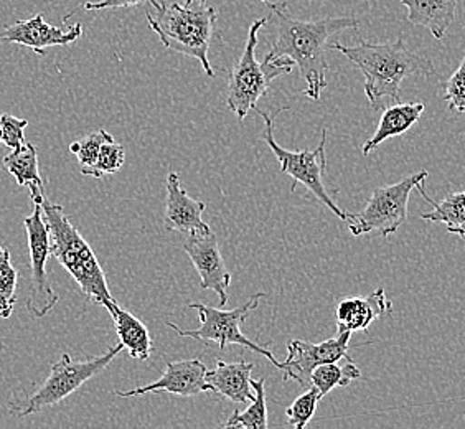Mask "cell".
Returning <instances> with one entry per match:
<instances>
[{"label":"cell","instance_id":"19","mask_svg":"<svg viewBox=\"0 0 465 429\" xmlns=\"http://www.w3.org/2000/svg\"><path fill=\"white\" fill-rule=\"evenodd\" d=\"M109 315L113 317L116 327L117 337L124 345L127 354L135 360L145 362L153 354V339L143 322L139 321L135 315L125 311L124 307L117 304L116 301L104 305Z\"/></svg>","mask_w":465,"mask_h":429},{"label":"cell","instance_id":"32","mask_svg":"<svg viewBox=\"0 0 465 429\" xmlns=\"http://www.w3.org/2000/svg\"><path fill=\"white\" fill-rule=\"evenodd\" d=\"M448 233L459 234L462 240H465V226H454V228H448Z\"/></svg>","mask_w":465,"mask_h":429},{"label":"cell","instance_id":"22","mask_svg":"<svg viewBox=\"0 0 465 429\" xmlns=\"http://www.w3.org/2000/svg\"><path fill=\"white\" fill-rule=\"evenodd\" d=\"M361 378V370L351 360L350 355L341 358L339 362H329L313 368L311 375V384L321 392V394H331L335 386H349L353 380Z\"/></svg>","mask_w":465,"mask_h":429},{"label":"cell","instance_id":"18","mask_svg":"<svg viewBox=\"0 0 465 429\" xmlns=\"http://www.w3.org/2000/svg\"><path fill=\"white\" fill-rule=\"evenodd\" d=\"M424 113L422 103H394L393 106L386 107L378 123L375 135L368 139L361 153L363 155L373 153L380 144L391 137L404 135L412 125L420 121Z\"/></svg>","mask_w":465,"mask_h":429},{"label":"cell","instance_id":"14","mask_svg":"<svg viewBox=\"0 0 465 429\" xmlns=\"http://www.w3.org/2000/svg\"><path fill=\"white\" fill-rule=\"evenodd\" d=\"M83 35V25L74 24L72 27L60 28L50 25L44 14H38L28 20H18L0 32V40L5 44L27 46L36 55H45L50 46H64L74 44Z\"/></svg>","mask_w":465,"mask_h":429},{"label":"cell","instance_id":"23","mask_svg":"<svg viewBox=\"0 0 465 429\" xmlns=\"http://www.w3.org/2000/svg\"><path fill=\"white\" fill-rule=\"evenodd\" d=\"M418 190L424 200L432 205L430 212L420 214V220L426 222H434V224H448V228H454V226H465V192H456L450 194L442 200H434L426 194L424 188V182L418 185Z\"/></svg>","mask_w":465,"mask_h":429},{"label":"cell","instance_id":"6","mask_svg":"<svg viewBox=\"0 0 465 429\" xmlns=\"http://www.w3.org/2000/svg\"><path fill=\"white\" fill-rule=\"evenodd\" d=\"M123 350L124 345L119 342L114 347H109L104 354L84 362H74L68 354H63L62 358L52 365V372L46 378L45 384H42L32 396H28L27 400H17L12 403L10 413L24 418L62 403L64 398L80 390L86 382H90L93 376L101 374L109 364H113V360Z\"/></svg>","mask_w":465,"mask_h":429},{"label":"cell","instance_id":"35","mask_svg":"<svg viewBox=\"0 0 465 429\" xmlns=\"http://www.w3.org/2000/svg\"><path fill=\"white\" fill-rule=\"evenodd\" d=\"M262 2H264V4H266V5H269V4H271V2H269V0H262Z\"/></svg>","mask_w":465,"mask_h":429},{"label":"cell","instance_id":"1","mask_svg":"<svg viewBox=\"0 0 465 429\" xmlns=\"http://www.w3.org/2000/svg\"><path fill=\"white\" fill-rule=\"evenodd\" d=\"M276 17V38L269 50L268 58H289L299 68L301 76L307 83L304 91L307 98L319 101L327 88L325 75L329 63L325 60L327 42L331 35L347 28H357L358 20L353 17H331L322 20H297L289 15L286 4H269Z\"/></svg>","mask_w":465,"mask_h":429},{"label":"cell","instance_id":"27","mask_svg":"<svg viewBox=\"0 0 465 429\" xmlns=\"http://www.w3.org/2000/svg\"><path fill=\"white\" fill-rule=\"evenodd\" d=\"M322 400V394L315 388H307L304 394L295 398L294 403L286 410L287 424L294 426L295 429H304L309 421L312 420L319 403Z\"/></svg>","mask_w":465,"mask_h":429},{"label":"cell","instance_id":"16","mask_svg":"<svg viewBox=\"0 0 465 429\" xmlns=\"http://www.w3.org/2000/svg\"><path fill=\"white\" fill-rule=\"evenodd\" d=\"M393 313V303L386 297L385 289L380 287L368 295L345 297L337 304L335 319L337 331H368L373 322L383 314Z\"/></svg>","mask_w":465,"mask_h":429},{"label":"cell","instance_id":"24","mask_svg":"<svg viewBox=\"0 0 465 429\" xmlns=\"http://www.w3.org/2000/svg\"><path fill=\"white\" fill-rule=\"evenodd\" d=\"M251 384L254 388V400L251 402L246 412H234L228 421L224 423L223 428H244V429H266L268 428V406H266V392L264 384L266 380L251 378Z\"/></svg>","mask_w":465,"mask_h":429},{"label":"cell","instance_id":"28","mask_svg":"<svg viewBox=\"0 0 465 429\" xmlns=\"http://www.w3.org/2000/svg\"><path fill=\"white\" fill-rule=\"evenodd\" d=\"M109 139H113V135L104 129H99L96 133H91L86 137H83L81 141H76L70 145V153L76 155V159L80 162L81 174L91 169L96 164L101 145Z\"/></svg>","mask_w":465,"mask_h":429},{"label":"cell","instance_id":"3","mask_svg":"<svg viewBox=\"0 0 465 429\" xmlns=\"http://www.w3.org/2000/svg\"><path fill=\"white\" fill-rule=\"evenodd\" d=\"M40 205L50 232L52 256L70 273L83 295L103 307L116 301L109 291L108 279L90 243L73 226L63 206L50 202L46 197Z\"/></svg>","mask_w":465,"mask_h":429},{"label":"cell","instance_id":"15","mask_svg":"<svg viewBox=\"0 0 465 429\" xmlns=\"http://www.w3.org/2000/svg\"><path fill=\"white\" fill-rule=\"evenodd\" d=\"M206 205L200 200L190 197L180 184V175L171 172L167 177V198H165V220L167 232L197 233L212 232L203 222Z\"/></svg>","mask_w":465,"mask_h":429},{"label":"cell","instance_id":"5","mask_svg":"<svg viewBox=\"0 0 465 429\" xmlns=\"http://www.w3.org/2000/svg\"><path fill=\"white\" fill-rule=\"evenodd\" d=\"M266 24L268 17L258 18L251 24L242 56L228 76L226 106L238 119H244L250 111L258 107V101L266 95L272 81L282 75H289L295 68L294 62L289 58L271 60L264 56L262 62L258 60V35Z\"/></svg>","mask_w":465,"mask_h":429},{"label":"cell","instance_id":"13","mask_svg":"<svg viewBox=\"0 0 465 429\" xmlns=\"http://www.w3.org/2000/svg\"><path fill=\"white\" fill-rule=\"evenodd\" d=\"M206 372H208V368L202 362V358L169 362V364H165V372L159 380L145 384V386L134 388V390H127V392L117 390L116 396L131 398V396H141V394H147L195 396V394L210 392V386L206 382Z\"/></svg>","mask_w":465,"mask_h":429},{"label":"cell","instance_id":"4","mask_svg":"<svg viewBox=\"0 0 465 429\" xmlns=\"http://www.w3.org/2000/svg\"><path fill=\"white\" fill-rule=\"evenodd\" d=\"M147 24L159 36L162 45L177 54L187 55L202 63L210 78L215 76L208 52L216 36L218 12L200 0L198 5L159 4L153 12H147Z\"/></svg>","mask_w":465,"mask_h":429},{"label":"cell","instance_id":"21","mask_svg":"<svg viewBox=\"0 0 465 429\" xmlns=\"http://www.w3.org/2000/svg\"><path fill=\"white\" fill-rule=\"evenodd\" d=\"M408 9V20L428 28L436 40H442L456 18L457 0H400Z\"/></svg>","mask_w":465,"mask_h":429},{"label":"cell","instance_id":"30","mask_svg":"<svg viewBox=\"0 0 465 429\" xmlns=\"http://www.w3.org/2000/svg\"><path fill=\"white\" fill-rule=\"evenodd\" d=\"M0 125H2V131H4V144L9 149H17V147L25 144L27 119H18V117L4 113L0 116Z\"/></svg>","mask_w":465,"mask_h":429},{"label":"cell","instance_id":"29","mask_svg":"<svg viewBox=\"0 0 465 429\" xmlns=\"http://www.w3.org/2000/svg\"><path fill=\"white\" fill-rule=\"evenodd\" d=\"M444 99L449 109L457 115L465 113V56L459 65L456 72L450 75L448 83L444 85Z\"/></svg>","mask_w":465,"mask_h":429},{"label":"cell","instance_id":"34","mask_svg":"<svg viewBox=\"0 0 465 429\" xmlns=\"http://www.w3.org/2000/svg\"><path fill=\"white\" fill-rule=\"evenodd\" d=\"M183 4H185V5H192V4H193V0H183Z\"/></svg>","mask_w":465,"mask_h":429},{"label":"cell","instance_id":"10","mask_svg":"<svg viewBox=\"0 0 465 429\" xmlns=\"http://www.w3.org/2000/svg\"><path fill=\"white\" fill-rule=\"evenodd\" d=\"M27 230L28 251L32 264V291L27 299L28 313L36 319H44L54 311L58 294L50 286L46 274V263L52 256L50 232L40 204H34V212L24 220Z\"/></svg>","mask_w":465,"mask_h":429},{"label":"cell","instance_id":"12","mask_svg":"<svg viewBox=\"0 0 465 429\" xmlns=\"http://www.w3.org/2000/svg\"><path fill=\"white\" fill-rule=\"evenodd\" d=\"M183 251L187 253L192 264L198 271L202 289L213 291L220 299V307L226 305L232 274L224 264L215 233H188L183 242Z\"/></svg>","mask_w":465,"mask_h":429},{"label":"cell","instance_id":"9","mask_svg":"<svg viewBox=\"0 0 465 429\" xmlns=\"http://www.w3.org/2000/svg\"><path fill=\"white\" fill-rule=\"evenodd\" d=\"M428 170H420L393 185L375 188L367 206L360 214H347V224L353 236L380 233L383 238L400 230L408 218L411 192L428 179Z\"/></svg>","mask_w":465,"mask_h":429},{"label":"cell","instance_id":"7","mask_svg":"<svg viewBox=\"0 0 465 429\" xmlns=\"http://www.w3.org/2000/svg\"><path fill=\"white\" fill-rule=\"evenodd\" d=\"M264 295H266L264 293L251 295L250 301L234 307L232 311H223V309L213 307V305L193 303L188 307L197 311L198 315H200V327L198 329L183 331V329L177 327L173 322H167V325L182 337H192V339L200 340L205 345H218L220 350L226 349L228 345H242L244 349L268 358L274 367L281 370L282 364H279L278 358L274 357V354L269 350V347L272 345L271 342L260 345V344L248 339L242 332V324L246 319V315L258 307L261 297H264Z\"/></svg>","mask_w":465,"mask_h":429},{"label":"cell","instance_id":"17","mask_svg":"<svg viewBox=\"0 0 465 429\" xmlns=\"http://www.w3.org/2000/svg\"><path fill=\"white\" fill-rule=\"evenodd\" d=\"M254 364L240 360L236 364H226L216 360V367L206 372V382L210 392L223 396L232 403H251L254 400V388L251 384V372Z\"/></svg>","mask_w":465,"mask_h":429},{"label":"cell","instance_id":"25","mask_svg":"<svg viewBox=\"0 0 465 429\" xmlns=\"http://www.w3.org/2000/svg\"><path fill=\"white\" fill-rule=\"evenodd\" d=\"M18 271L12 266L10 251L0 246V319H9L17 301Z\"/></svg>","mask_w":465,"mask_h":429},{"label":"cell","instance_id":"2","mask_svg":"<svg viewBox=\"0 0 465 429\" xmlns=\"http://www.w3.org/2000/svg\"><path fill=\"white\" fill-rule=\"evenodd\" d=\"M331 50L341 52L355 63L365 76V95L373 109H380L385 98L401 101V83L410 76L439 78L434 63L412 54L403 38L391 44H368L345 46L331 42Z\"/></svg>","mask_w":465,"mask_h":429},{"label":"cell","instance_id":"8","mask_svg":"<svg viewBox=\"0 0 465 429\" xmlns=\"http://www.w3.org/2000/svg\"><path fill=\"white\" fill-rule=\"evenodd\" d=\"M284 109H287V107H279L272 113L262 111L260 106L254 109L264 121L262 139L266 141L269 149L276 155L279 165H281V172L294 180L292 190L295 188V184H302L309 192H312L313 197L331 210V214H337L341 220L345 222L349 214L343 212L341 206L331 200L329 192L325 190V185H323V170L327 167V157H325L327 131L323 129L322 139H321V144L317 145V149H313V151H297V153L287 151L284 147H281L274 139V119Z\"/></svg>","mask_w":465,"mask_h":429},{"label":"cell","instance_id":"31","mask_svg":"<svg viewBox=\"0 0 465 429\" xmlns=\"http://www.w3.org/2000/svg\"><path fill=\"white\" fill-rule=\"evenodd\" d=\"M143 2H149L153 7H157L159 0H99V2H86L83 7L86 10H108L121 9V7H134Z\"/></svg>","mask_w":465,"mask_h":429},{"label":"cell","instance_id":"26","mask_svg":"<svg viewBox=\"0 0 465 429\" xmlns=\"http://www.w3.org/2000/svg\"><path fill=\"white\" fill-rule=\"evenodd\" d=\"M125 162V149L123 144L116 143L114 137L101 145L98 161L91 169L83 172V175L101 179L104 175H113L123 169Z\"/></svg>","mask_w":465,"mask_h":429},{"label":"cell","instance_id":"11","mask_svg":"<svg viewBox=\"0 0 465 429\" xmlns=\"http://www.w3.org/2000/svg\"><path fill=\"white\" fill-rule=\"evenodd\" d=\"M350 337L351 332H339L331 339L312 344L304 340H292L287 347L286 362L282 364L284 372V384L295 380L302 388H311V375L313 368L329 364V362H339L349 355Z\"/></svg>","mask_w":465,"mask_h":429},{"label":"cell","instance_id":"33","mask_svg":"<svg viewBox=\"0 0 465 429\" xmlns=\"http://www.w3.org/2000/svg\"><path fill=\"white\" fill-rule=\"evenodd\" d=\"M4 143V131H2V125H0V144Z\"/></svg>","mask_w":465,"mask_h":429},{"label":"cell","instance_id":"20","mask_svg":"<svg viewBox=\"0 0 465 429\" xmlns=\"http://www.w3.org/2000/svg\"><path fill=\"white\" fill-rule=\"evenodd\" d=\"M2 167L17 180L20 187L30 188V198L34 204H42L45 195L44 180L38 169V153L35 145L25 143L17 149H12L2 159Z\"/></svg>","mask_w":465,"mask_h":429}]
</instances>
